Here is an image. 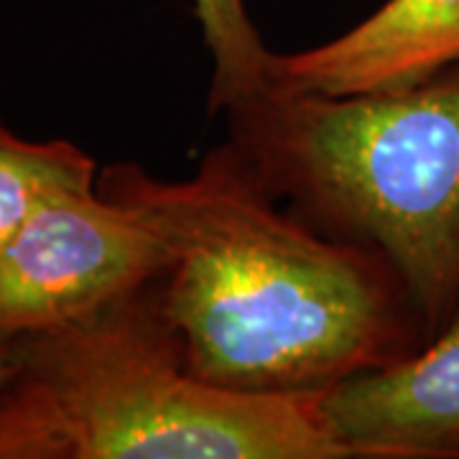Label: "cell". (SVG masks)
<instances>
[{"mask_svg":"<svg viewBox=\"0 0 459 459\" xmlns=\"http://www.w3.org/2000/svg\"><path fill=\"white\" fill-rule=\"evenodd\" d=\"M98 181L161 235V309L186 368L210 385L325 391L429 342L391 261L279 207L230 138L186 179L123 161L100 169Z\"/></svg>","mask_w":459,"mask_h":459,"instance_id":"1","label":"cell"},{"mask_svg":"<svg viewBox=\"0 0 459 459\" xmlns=\"http://www.w3.org/2000/svg\"><path fill=\"white\" fill-rule=\"evenodd\" d=\"M0 459H347L322 391L204 383L166 322L159 276L69 322L13 337Z\"/></svg>","mask_w":459,"mask_h":459,"instance_id":"2","label":"cell"},{"mask_svg":"<svg viewBox=\"0 0 459 459\" xmlns=\"http://www.w3.org/2000/svg\"><path fill=\"white\" fill-rule=\"evenodd\" d=\"M225 115L281 204L391 261L431 340L459 304V62L360 95L265 82Z\"/></svg>","mask_w":459,"mask_h":459,"instance_id":"3","label":"cell"},{"mask_svg":"<svg viewBox=\"0 0 459 459\" xmlns=\"http://www.w3.org/2000/svg\"><path fill=\"white\" fill-rule=\"evenodd\" d=\"M164 265V240L133 202L98 179L65 186L0 250V337L82 316Z\"/></svg>","mask_w":459,"mask_h":459,"instance_id":"4","label":"cell"},{"mask_svg":"<svg viewBox=\"0 0 459 459\" xmlns=\"http://www.w3.org/2000/svg\"><path fill=\"white\" fill-rule=\"evenodd\" d=\"M322 413L350 459H457L459 304L416 352L325 388Z\"/></svg>","mask_w":459,"mask_h":459,"instance_id":"5","label":"cell"},{"mask_svg":"<svg viewBox=\"0 0 459 459\" xmlns=\"http://www.w3.org/2000/svg\"><path fill=\"white\" fill-rule=\"evenodd\" d=\"M459 62V0H385L312 49L271 51L265 77L286 92L360 95L424 82Z\"/></svg>","mask_w":459,"mask_h":459,"instance_id":"6","label":"cell"},{"mask_svg":"<svg viewBox=\"0 0 459 459\" xmlns=\"http://www.w3.org/2000/svg\"><path fill=\"white\" fill-rule=\"evenodd\" d=\"M95 159L72 141H29L0 123V250L44 199L98 179Z\"/></svg>","mask_w":459,"mask_h":459,"instance_id":"7","label":"cell"},{"mask_svg":"<svg viewBox=\"0 0 459 459\" xmlns=\"http://www.w3.org/2000/svg\"><path fill=\"white\" fill-rule=\"evenodd\" d=\"M204 47L212 56L210 110H228L265 87L268 56L246 0H195Z\"/></svg>","mask_w":459,"mask_h":459,"instance_id":"8","label":"cell"},{"mask_svg":"<svg viewBox=\"0 0 459 459\" xmlns=\"http://www.w3.org/2000/svg\"><path fill=\"white\" fill-rule=\"evenodd\" d=\"M13 365H16V358H13V337H0V385L11 377Z\"/></svg>","mask_w":459,"mask_h":459,"instance_id":"9","label":"cell"}]
</instances>
